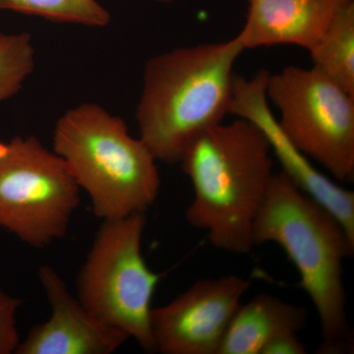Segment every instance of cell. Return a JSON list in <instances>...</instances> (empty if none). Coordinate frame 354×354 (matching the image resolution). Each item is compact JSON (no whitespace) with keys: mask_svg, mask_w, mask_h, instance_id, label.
I'll use <instances>...</instances> for the list:
<instances>
[{"mask_svg":"<svg viewBox=\"0 0 354 354\" xmlns=\"http://www.w3.org/2000/svg\"><path fill=\"white\" fill-rule=\"evenodd\" d=\"M272 156L264 133L241 118L209 128L184 152L179 164L194 190L186 220L216 249L252 250L254 223L274 176Z\"/></svg>","mask_w":354,"mask_h":354,"instance_id":"obj_1","label":"cell"},{"mask_svg":"<svg viewBox=\"0 0 354 354\" xmlns=\"http://www.w3.org/2000/svg\"><path fill=\"white\" fill-rule=\"evenodd\" d=\"M243 50L236 36L148 60L136 120L139 138L156 160L179 164L193 141L223 122L234 97V64Z\"/></svg>","mask_w":354,"mask_h":354,"instance_id":"obj_2","label":"cell"},{"mask_svg":"<svg viewBox=\"0 0 354 354\" xmlns=\"http://www.w3.org/2000/svg\"><path fill=\"white\" fill-rule=\"evenodd\" d=\"M254 246L278 244L295 265L300 286L319 316V353H344L351 346L344 262L353 255L354 239L330 212L274 174L252 234Z\"/></svg>","mask_w":354,"mask_h":354,"instance_id":"obj_3","label":"cell"},{"mask_svg":"<svg viewBox=\"0 0 354 354\" xmlns=\"http://www.w3.org/2000/svg\"><path fill=\"white\" fill-rule=\"evenodd\" d=\"M53 151L90 196L97 218L146 213L157 200L158 160L141 139L130 135L122 118L99 104H80L58 120Z\"/></svg>","mask_w":354,"mask_h":354,"instance_id":"obj_4","label":"cell"},{"mask_svg":"<svg viewBox=\"0 0 354 354\" xmlns=\"http://www.w3.org/2000/svg\"><path fill=\"white\" fill-rule=\"evenodd\" d=\"M145 213L104 220L78 277V298L95 318L153 351V295L160 274L142 254Z\"/></svg>","mask_w":354,"mask_h":354,"instance_id":"obj_5","label":"cell"},{"mask_svg":"<svg viewBox=\"0 0 354 354\" xmlns=\"http://www.w3.org/2000/svg\"><path fill=\"white\" fill-rule=\"evenodd\" d=\"M268 101L298 150L339 183L354 178V95L320 69L288 65L269 74Z\"/></svg>","mask_w":354,"mask_h":354,"instance_id":"obj_6","label":"cell"},{"mask_svg":"<svg viewBox=\"0 0 354 354\" xmlns=\"http://www.w3.org/2000/svg\"><path fill=\"white\" fill-rule=\"evenodd\" d=\"M79 187L64 158L36 137H15L0 160V227L35 248L66 234Z\"/></svg>","mask_w":354,"mask_h":354,"instance_id":"obj_7","label":"cell"},{"mask_svg":"<svg viewBox=\"0 0 354 354\" xmlns=\"http://www.w3.org/2000/svg\"><path fill=\"white\" fill-rule=\"evenodd\" d=\"M250 281L230 274L195 281L151 312L155 349L162 354H218Z\"/></svg>","mask_w":354,"mask_h":354,"instance_id":"obj_8","label":"cell"},{"mask_svg":"<svg viewBox=\"0 0 354 354\" xmlns=\"http://www.w3.org/2000/svg\"><path fill=\"white\" fill-rule=\"evenodd\" d=\"M269 74L262 70L250 79L236 74L230 113L250 121L264 133L272 155L281 162V171L330 212L354 239V193L324 176L286 136L268 101L266 88Z\"/></svg>","mask_w":354,"mask_h":354,"instance_id":"obj_9","label":"cell"},{"mask_svg":"<svg viewBox=\"0 0 354 354\" xmlns=\"http://www.w3.org/2000/svg\"><path fill=\"white\" fill-rule=\"evenodd\" d=\"M39 278L51 315L20 342L17 354H111L129 339L122 330L95 318L70 293L53 267H39Z\"/></svg>","mask_w":354,"mask_h":354,"instance_id":"obj_10","label":"cell"},{"mask_svg":"<svg viewBox=\"0 0 354 354\" xmlns=\"http://www.w3.org/2000/svg\"><path fill=\"white\" fill-rule=\"evenodd\" d=\"M354 0H249L245 24L237 35L244 50L293 44L311 50Z\"/></svg>","mask_w":354,"mask_h":354,"instance_id":"obj_11","label":"cell"},{"mask_svg":"<svg viewBox=\"0 0 354 354\" xmlns=\"http://www.w3.org/2000/svg\"><path fill=\"white\" fill-rule=\"evenodd\" d=\"M304 307L260 293L236 310L218 354H261L281 335L298 334L306 325Z\"/></svg>","mask_w":354,"mask_h":354,"instance_id":"obj_12","label":"cell"},{"mask_svg":"<svg viewBox=\"0 0 354 354\" xmlns=\"http://www.w3.org/2000/svg\"><path fill=\"white\" fill-rule=\"evenodd\" d=\"M309 53L314 66L354 95V1L342 9Z\"/></svg>","mask_w":354,"mask_h":354,"instance_id":"obj_13","label":"cell"},{"mask_svg":"<svg viewBox=\"0 0 354 354\" xmlns=\"http://www.w3.org/2000/svg\"><path fill=\"white\" fill-rule=\"evenodd\" d=\"M0 10L86 27L102 28L111 22V14L97 0H0Z\"/></svg>","mask_w":354,"mask_h":354,"instance_id":"obj_14","label":"cell"},{"mask_svg":"<svg viewBox=\"0 0 354 354\" xmlns=\"http://www.w3.org/2000/svg\"><path fill=\"white\" fill-rule=\"evenodd\" d=\"M34 68L31 35L0 32V102L17 94Z\"/></svg>","mask_w":354,"mask_h":354,"instance_id":"obj_15","label":"cell"},{"mask_svg":"<svg viewBox=\"0 0 354 354\" xmlns=\"http://www.w3.org/2000/svg\"><path fill=\"white\" fill-rule=\"evenodd\" d=\"M22 301L7 295L0 286V354L15 353L20 344L16 313Z\"/></svg>","mask_w":354,"mask_h":354,"instance_id":"obj_16","label":"cell"},{"mask_svg":"<svg viewBox=\"0 0 354 354\" xmlns=\"http://www.w3.org/2000/svg\"><path fill=\"white\" fill-rule=\"evenodd\" d=\"M306 353L304 342L297 334L281 335L268 344L261 354H304Z\"/></svg>","mask_w":354,"mask_h":354,"instance_id":"obj_17","label":"cell"},{"mask_svg":"<svg viewBox=\"0 0 354 354\" xmlns=\"http://www.w3.org/2000/svg\"><path fill=\"white\" fill-rule=\"evenodd\" d=\"M7 150V144L3 143V142L0 141V160H2V158L6 155Z\"/></svg>","mask_w":354,"mask_h":354,"instance_id":"obj_18","label":"cell"},{"mask_svg":"<svg viewBox=\"0 0 354 354\" xmlns=\"http://www.w3.org/2000/svg\"><path fill=\"white\" fill-rule=\"evenodd\" d=\"M155 1L160 2V3H171L174 0H155Z\"/></svg>","mask_w":354,"mask_h":354,"instance_id":"obj_19","label":"cell"}]
</instances>
